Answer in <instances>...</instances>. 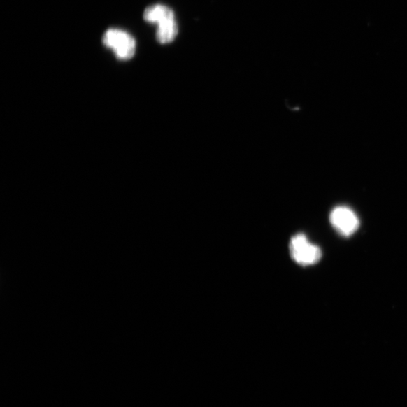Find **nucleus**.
Masks as SVG:
<instances>
[{"mask_svg":"<svg viewBox=\"0 0 407 407\" xmlns=\"http://www.w3.org/2000/svg\"><path fill=\"white\" fill-rule=\"evenodd\" d=\"M290 257L300 266H311L322 259V252L319 247L310 243L302 234L294 236L290 241Z\"/></svg>","mask_w":407,"mask_h":407,"instance_id":"obj_1","label":"nucleus"},{"mask_svg":"<svg viewBox=\"0 0 407 407\" xmlns=\"http://www.w3.org/2000/svg\"><path fill=\"white\" fill-rule=\"evenodd\" d=\"M103 43L106 47L112 48L120 60H129L135 54L134 38L128 33L117 29H110L106 31L103 36Z\"/></svg>","mask_w":407,"mask_h":407,"instance_id":"obj_2","label":"nucleus"},{"mask_svg":"<svg viewBox=\"0 0 407 407\" xmlns=\"http://www.w3.org/2000/svg\"><path fill=\"white\" fill-rule=\"evenodd\" d=\"M329 220L333 227L343 236L353 235L360 225L355 213L345 206L334 208L329 216Z\"/></svg>","mask_w":407,"mask_h":407,"instance_id":"obj_3","label":"nucleus"},{"mask_svg":"<svg viewBox=\"0 0 407 407\" xmlns=\"http://www.w3.org/2000/svg\"><path fill=\"white\" fill-rule=\"evenodd\" d=\"M144 20L150 23L158 24L174 19V13L171 9L163 5H153L145 9L143 13Z\"/></svg>","mask_w":407,"mask_h":407,"instance_id":"obj_4","label":"nucleus"},{"mask_svg":"<svg viewBox=\"0 0 407 407\" xmlns=\"http://www.w3.org/2000/svg\"><path fill=\"white\" fill-rule=\"evenodd\" d=\"M178 34V27L176 18L158 24L157 38L162 44L171 43L176 38Z\"/></svg>","mask_w":407,"mask_h":407,"instance_id":"obj_5","label":"nucleus"}]
</instances>
